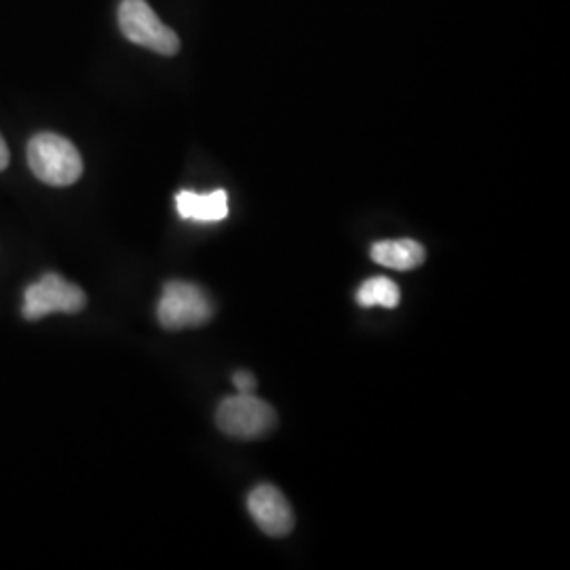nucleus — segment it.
<instances>
[{"label": "nucleus", "instance_id": "1", "mask_svg": "<svg viewBox=\"0 0 570 570\" xmlns=\"http://www.w3.org/2000/svg\"><path fill=\"white\" fill-rule=\"evenodd\" d=\"M32 174L51 186H70L81 178L82 159L77 146L58 134H37L28 144Z\"/></svg>", "mask_w": 570, "mask_h": 570}, {"label": "nucleus", "instance_id": "7", "mask_svg": "<svg viewBox=\"0 0 570 570\" xmlns=\"http://www.w3.org/2000/svg\"><path fill=\"white\" fill-rule=\"evenodd\" d=\"M176 209L184 220L193 223H220L228 216V195L223 188L197 195L193 190H180L176 195Z\"/></svg>", "mask_w": 570, "mask_h": 570}, {"label": "nucleus", "instance_id": "11", "mask_svg": "<svg viewBox=\"0 0 570 570\" xmlns=\"http://www.w3.org/2000/svg\"><path fill=\"white\" fill-rule=\"evenodd\" d=\"M7 165H9V148H7V142H4L2 136H0V171H2Z\"/></svg>", "mask_w": 570, "mask_h": 570}, {"label": "nucleus", "instance_id": "3", "mask_svg": "<svg viewBox=\"0 0 570 570\" xmlns=\"http://www.w3.org/2000/svg\"><path fill=\"white\" fill-rule=\"evenodd\" d=\"M216 423L226 435L237 440H258L275 428V410L254 393L226 397L216 412Z\"/></svg>", "mask_w": 570, "mask_h": 570}, {"label": "nucleus", "instance_id": "4", "mask_svg": "<svg viewBox=\"0 0 570 570\" xmlns=\"http://www.w3.org/2000/svg\"><path fill=\"white\" fill-rule=\"evenodd\" d=\"M214 315V305L199 285L188 282L165 284L157 317L165 330H186L207 324Z\"/></svg>", "mask_w": 570, "mask_h": 570}, {"label": "nucleus", "instance_id": "8", "mask_svg": "<svg viewBox=\"0 0 570 570\" xmlns=\"http://www.w3.org/2000/svg\"><path fill=\"white\" fill-rule=\"evenodd\" d=\"M370 256L376 265L393 271H412L425 263V247L414 239H395L372 245Z\"/></svg>", "mask_w": 570, "mask_h": 570}, {"label": "nucleus", "instance_id": "9", "mask_svg": "<svg viewBox=\"0 0 570 570\" xmlns=\"http://www.w3.org/2000/svg\"><path fill=\"white\" fill-rule=\"evenodd\" d=\"M400 301H402L400 287L387 277H372L357 289V303L364 308H372V306L395 308L400 305Z\"/></svg>", "mask_w": 570, "mask_h": 570}, {"label": "nucleus", "instance_id": "5", "mask_svg": "<svg viewBox=\"0 0 570 570\" xmlns=\"http://www.w3.org/2000/svg\"><path fill=\"white\" fill-rule=\"evenodd\" d=\"M85 305L87 296L79 285L66 282L58 273H47L37 284L26 287L21 313L35 322L51 313H79Z\"/></svg>", "mask_w": 570, "mask_h": 570}, {"label": "nucleus", "instance_id": "10", "mask_svg": "<svg viewBox=\"0 0 570 570\" xmlns=\"http://www.w3.org/2000/svg\"><path fill=\"white\" fill-rule=\"evenodd\" d=\"M233 383L239 393H254V389H256V379L249 372H235Z\"/></svg>", "mask_w": 570, "mask_h": 570}, {"label": "nucleus", "instance_id": "2", "mask_svg": "<svg viewBox=\"0 0 570 570\" xmlns=\"http://www.w3.org/2000/svg\"><path fill=\"white\" fill-rule=\"evenodd\" d=\"M119 26L127 41L136 42L161 56H176L180 51L178 35L167 28L146 0H122Z\"/></svg>", "mask_w": 570, "mask_h": 570}, {"label": "nucleus", "instance_id": "6", "mask_svg": "<svg viewBox=\"0 0 570 570\" xmlns=\"http://www.w3.org/2000/svg\"><path fill=\"white\" fill-rule=\"evenodd\" d=\"M247 510L252 513L258 529L268 537H285L294 529V513L282 490L263 484L249 492Z\"/></svg>", "mask_w": 570, "mask_h": 570}]
</instances>
